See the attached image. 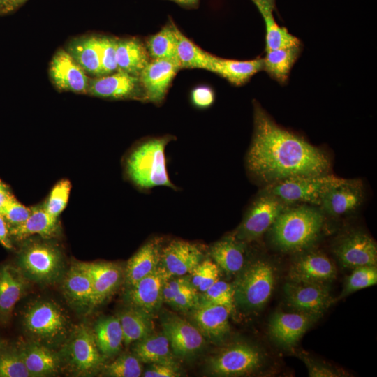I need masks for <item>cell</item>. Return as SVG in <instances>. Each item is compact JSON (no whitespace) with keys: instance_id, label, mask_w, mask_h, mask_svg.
I'll return each mask as SVG.
<instances>
[{"instance_id":"14","label":"cell","mask_w":377,"mask_h":377,"mask_svg":"<svg viewBox=\"0 0 377 377\" xmlns=\"http://www.w3.org/2000/svg\"><path fill=\"white\" fill-rule=\"evenodd\" d=\"M300 253L289 268L288 281L326 283L335 278V266L325 253L307 249Z\"/></svg>"},{"instance_id":"20","label":"cell","mask_w":377,"mask_h":377,"mask_svg":"<svg viewBox=\"0 0 377 377\" xmlns=\"http://www.w3.org/2000/svg\"><path fill=\"white\" fill-rule=\"evenodd\" d=\"M50 75L54 84L60 90L87 93L90 79L66 50H59L53 56Z\"/></svg>"},{"instance_id":"36","label":"cell","mask_w":377,"mask_h":377,"mask_svg":"<svg viewBox=\"0 0 377 377\" xmlns=\"http://www.w3.org/2000/svg\"><path fill=\"white\" fill-rule=\"evenodd\" d=\"M93 334L100 353L107 357L117 353L124 343L123 331L117 316L100 318L95 324Z\"/></svg>"},{"instance_id":"42","label":"cell","mask_w":377,"mask_h":377,"mask_svg":"<svg viewBox=\"0 0 377 377\" xmlns=\"http://www.w3.org/2000/svg\"><path fill=\"white\" fill-rule=\"evenodd\" d=\"M376 266H362L353 268L351 274L347 278L341 293L334 302L357 290L376 285Z\"/></svg>"},{"instance_id":"35","label":"cell","mask_w":377,"mask_h":377,"mask_svg":"<svg viewBox=\"0 0 377 377\" xmlns=\"http://www.w3.org/2000/svg\"><path fill=\"white\" fill-rule=\"evenodd\" d=\"M124 335V343L128 346L151 334L154 325L151 315L128 306L118 314Z\"/></svg>"},{"instance_id":"16","label":"cell","mask_w":377,"mask_h":377,"mask_svg":"<svg viewBox=\"0 0 377 377\" xmlns=\"http://www.w3.org/2000/svg\"><path fill=\"white\" fill-rule=\"evenodd\" d=\"M364 194L360 180L346 179L323 194L319 207L324 214L340 216L356 210L363 202Z\"/></svg>"},{"instance_id":"22","label":"cell","mask_w":377,"mask_h":377,"mask_svg":"<svg viewBox=\"0 0 377 377\" xmlns=\"http://www.w3.org/2000/svg\"><path fill=\"white\" fill-rule=\"evenodd\" d=\"M318 317L302 313L276 312L269 323V333L279 344L291 347L295 345Z\"/></svg>"},{"instance_id":"24","label":"cell","mask_w":377,"mask_h":377,"mask_svg":"<svg viewBox=\"0 0 377 377\" xmlns=\"http://www.w3.org/2000/svg\"><path fill=\"white\" fill-rule=\"evenodd\" d=\"M161 241L153 239L141 246L128 260L125 269L128 288L154 272L161 265Z\"/></svg>"},{"instance_id":"30","label":"cell","mask_w":377,"mask_h":377,"mask_svg":"<svg viewBox=\"0 0 377 377\" xmlns=\"http://www.w3.org/2000/svg\"><path fill=\"white\" fill-rule=\"evenodd\" d=\"M62 290L71 304L80 308H90L93 296L92 283L89 276L79 263H75L67 272L62 283Z\"/></svg>"},{"instance_id":"6","label":"cell","mask_w":377,"mask_h":377,"mask_svg":"<svg viewBox=\"0 0 377 377\" xmlns=\"http://www.w3.org/2000/svg\"><path fill=\"white\" fill-rule=\"evenodd\" d=\"M23 325L27 332L38 343L54 344L64 339L70 321L57 303L40 300L29 304L24 312Z\"/></svg>"},{"instance_id":"51","label":"cell","mask_w":377,"mask_h":377,"mask_svg":"<svg viewBox=\"0 0 377 377\" xmlns=\"http://www.w3.org/2000/svg\"><path fill=\"white\" fill-rule=\"evenodd\" d=\"M191 100L193 103L198 108H208L214 101V94L208 87H198L193 90Z\"/></svg>"},{"instance_id":"23","label":"cell","mask_w":377,"mask_h":377,"mask_svg":"<svg viewBox=\"0 0 377 377\" xmlns=\"http://www.w3.org/2000/svg\"><path fill=\"white\" fill-rule=\"evenodd\" d=\"M78 263L91 279L93 296L90 308L95 307L105 302L119 286L122 270L117 264L108 262Z\"/></svg>"},{"instance_id":"58","label":"cell","mask_w":377,"mask_h":377,"mask_svg":"<svg viewBox=\"0 0 377 377\" xmlns=\"http://www.w3.org/2000/svg\"><path fill=\"white\" fill-rule=\"evenodd\" d=\"M0 347H1V343H0Z\"/></svg>"},{"instance_id":"57","label":"cell","mask_w":377,"mask_h":377,"mask_svg":"<svg viewBox=\"0 0 377 377\" xmlns=\"http://www.w3.org/2000/svg\"><path fill=\"white\" fill-rule=\"evenodd\" d=\"M252 1H253V0H252ZM265 1H269V2H273V3H274V1H275V0H265Z\"/></svg>"},{"instance_id":"50","label":"cell","mask_w":377,"mask_h":377,"mask_svg":"<svg viewBox=\"0 0 377 377\" xmlns=\"http://www.w3.org/2000/svg\"><path fill=\"white\" fill-rule=\"evenodd\" d=\"M145 377H177L180 376L177 364L153 363L144 372Z\"/></svg>"},{"instance_id":"31","label":"cell","mask_w":377,"mask_h":377,"mask_svg":"<svg viewBox=\"0 0 377 377\" xmlns=\"http://www.w3.org/2000/svg\"><path fill=\"white\" fill-rule=\"evenodd\" d=\"M31 376H45L57 373L58 356L40 343L25 345L18 351Z\"/></svg>"},{"instance_id":"54","label":"cell","mask_w":377,"mask_h":377,"mask_svg":"<svg viewBox=\"0 0 377 377\" xmlns=\"http://www.w3.org/2000/svg\"><path fill=\"white\" fill-rule=\"evenodd\" d=\"M27 0H4L3 12H8L17 8Z\"/></svg>"},{"instance_id":"28","label":"cell","mask_w":377,"mask_h":377,"mask_svg":"<svg viewBox=\"0 0 377 377\" xmlns=\"http://www.w3.org/2000/svg\"><path fill=\"white\" fill-rule=\"evenodd\" d=\"M151 60L145 45L135 38L117 40L116 61L118 71L138 77Z\"/></svg>"},{"instance_id":"3","label":"cell","mask_w":377,"mask_h":377,"mask_svg":"<svg viewBox=\"0 0 377 377\" xmlns=\"http://www.w3.org/2000/svg\"><path fill=\"white\" fill-rule=\"evenodd\" d=\"M168 138L148 140L139 145L129 155L126 171L131 181L144 189L156 186L175 188L166 169L165 149Z\"/></svg>"},{"instance_id":"46","label":"cell","mask_w":377,"mask_h":377,"mask_svg":"<svg viewBox=\"0 0 377 377\" xmlns=\"http://www.w3.org/2000/svg\"><path fill=\"white\" fill-rule=\"evenodd\" d=\"M31 376L19 352L0 351V377Z\"/></svg>"},{"instance_id":"1","label":"cell","mask_w":377,"mask_h":377,"mask_svg":"<svg viewBox=\"0 0 377 377\" xmlns=\"http://www.w3.org/2000/svg\"><path fill=\"white\" fill-rule=\"evenodd\" d=\"M253 126L246 163L260 182L268 185L290 177L328 173L327 154L278 125L258 103L253 104Z\"/></svg>"},{"instance_id":"41","label":"cell","mask_w":377,"mask_h":377,"mask_svg":"<svg viewBox=\"0 0 377 377\" xmlns=\"http://www.w3.org/2000/svg\"><path fill=\"white\" fill-rule=\"evenodd\" d=\"M187 276L198 293H204L219 280V268L209 259L202 260Z\"/></svg>"},{"instance_id":"43","label":"cell","mask_w":377,"mask_h":377,"mask_svg":"<svg viewBox=\"0 0 377 377\" xmlns=\"http://www.w3.org/2000/svg\"><path fill=\"white\" fill-rule=\"evenodd\" d=\"M140 362L135 355H122L105 367V374L112 377H139L142 370Z\"/></svg>"},{"instance_id":"47","label":"cell","mask_w":377,"mask_h":377,"mask_svg":"<svg viewBox=\"0 0 377 377\" xmlns=\"http://www.w3.org/2000/svg\"><path fill=\"white\" fill-rule=\"evenodd\" d=\"M99 48L102 75H107L118 71L116 61L117 40L114 38L97 37Z\"/></svg>"},{"instance_id":"12","label":"cell","mask_w":377,"mask_h":377,"mask_svg":"<svg viewBox=\"0 0 377 377\" xmlns=\"http://www.w3.org/2000/svg\"><path fill=\"white\" fill-rule=\"evenodd\" d=\"M161 322L163 332L175 356L189 357L203 348L205 343L204 336L188 320L175 314L165 313Z\"/></svg>"},{"instance_id":"17","label":"cell","mask_w":377,"mask_h":377,"mask_svg":"<svg viewBox=\"0 0 377 377\" xmlns=\"http://www.w3.org/2000/svg\"><path fill=\"white\" fill-rule=\"evenodd\" d=\"M70 341L67 357L71 367L80 374L91 373L101 362L93 332L84 325L79 326Z\"/></svg>"},{"instance_id":"4","label":"cell","mask_w":377,"mask_h":377,"mask_svg":"<svg viewBox=\"0 0 377 377\" xmlns=\"http://www.w3.org/2000/svg\"><path fill=\"white\" fill-rule=\"evenodd\" d=\"M232 283L235 304L257 310L269 299L274 286V272L267 260H256L244 266Z\"/></svg>"},{"instance_id":"27","label":"cell","mask_w":377,"mask_h":377,"mask_svg":"<svg viewBox=\"0 0 377 377\" xmlns=\"http://www.w3.org/2000/svg\"><path fill=\"white\" fill-rule=\"evenodd\" d=\"M261 13L265 25V50H274L302 45L300 40L280 26L273 15L274 3L265 0H253Z\"/></svg>"},{"instance_id":"10","label":"cell","mask_w":377,"mask_h":377,"mask_svg":"<svg viewBox=\"0 0 377 377\" xmlns=\"http://www.w3.org/2000/svg\"><path fill=\"white\" fill-rule=\"evenodd\" d=\"M333 252L346 267L376 266V243L362 231H350L340 237L333 247Z\"/></svg>"},{"instance_id":"19","label":"cell","mask_w":377,"mask_h":377,"mask_svg":"<svg viewBox=\"0 0 377 377\" xmlns=\"http://www.w3.org/2000/svg\"><path fill=\"white\" fill-rule=\"evenodd\" d=\"M204 258L200 245L175 239L161 249V265L171 277L189 274Z\"/></svg>"},{"instance_id":"32","label":"cell","mask_w":377,"mask_h":377,"mask_svg":"<svg viewBox=\"0 0 377 377\" xmlns=\"http://www.w3.org/2000/svg\"><path fill=\"white\" fill-rule=\"evenodd\" d=\"M133 353L142 362L176 364L175 355L164 333L152 332L135 342Z\"/></svg>"},{"instance_id":"21","label":"cell","mask_w":377,"mask_h":377,"mask_svg":"<svg viewBox=\"0 0 377 377\" xmlns=\"http://www.w3.org/2000/svg\"><path fill=\"white\" fill-rule=\"evenodd\" d=\"M87 93L94 96L114 99L138 95L145 99L139 77L119 71L90 79Z\"/></svg>"},{"instance_id":"2","label":"cell","mask_w":377,"mask_h":377,"mask_svg":"<svg viewBox=\"0 0 377 377\" xmlns=\"http://www.w3.org/2000/svg\"><path fill=\"white\" fill-rule=\"evenodd\" d=\"M317 207L306 204L288 207L269 228L273 244L283 252L308 249L324 223V213Z\"/></svg>"},{"instance_id":"34","label":"cell","mask_w":377,"mask_h":377,"mask_svg":"<svg viewBox=\"0 0 377 377\" xmlns=\"http://www.w3.org/2000/svg\"><path fill=\"white\" fill-rule=\"evenodd\" d=\"M302 45L266 51L263 58V71L281 84H285L302 52Z\"/></svg>"},{"instance_id":"49","label":"cell","mask_w":377,"mask_h":377,"mask_svg":"<svg viewBox=\"0 0 377 377\" xmlns=\"http://www.w3.org/2000/svg\"><path fill=\"white\" fill-rule=\"evenodd\" d=\"M300 357L306 366L309 376L311 377H337L342 376L339 371L318 363L306 355H300Z\"/></svg>"},{"instance_id":"26","label":"cell","mask_w":377,"mask_h":377,"mask_svg":"<svg viewBox=\"0 0 377 377\" xmlns=\"http://www.w3.org/2000/svg\"><path fill=\"white\" fill-rule=\"evenodd\" d=\"M263 71V58L239 61L213 55L210 71L235 86L246 84L258 72Z\"/></svg>"},{"instance_id":"52","label":"cell","mask_w":377,"mask_h":377,"mask_svg":"<svg viewBox=\"0 0 377 377\" xmlns=\"http://www.w3.org/2000/svg\"><path fill=\"white\" fill-rule=\"evenodd\" d=\"M0 244L8 249L13 248L10 239L9 228L3 216L0 214Z\"/></svg>"},{"instance_id":"25","label":"cell","mask_w":377,"mask_h":377,"mask_svg":"<svg viewBox=\"0 0 377 377\" xmlns=\"http://www.w3.org/2000/svg\"><path fill=\"white\" fill-rule=\"evenodd\" d=\"M245 244L230 235L214 242L210 246L209 255L226 274H237L244 267Z\"/></svg>"},{"instance_id":"55","label":"cell","mask_w":377,"mask_h":377,"mask_svg":"<svg viewBox=\"0 0 377 377\" xmlns=\"http://www.w3.org/2000/svg\"><path fill=\"white\" fill-rule=\"evenodd\" d=\"M181 6L186 7H193L196 6L200 0H170Z\"/></svg>"},{"instance_id":"8","label":"cell","mask_w":377,"mask_h":377,"mask_svg":"<svg viewBox=\"0 0 377 377\" xmlns=\"http://www.w3.org/2000/svg\"><path fill=\"white\" fill-rule=\"evenodd\" d=\"M19 265L24 274L39 282L54 281L60 274L62 258L54 245L36 242L27 244L19 256Z\"/></svg>"},{"instance_id":"29","label":"cell","mask_w":377,"mask_h":377,"mask_svg":"<svg viewBox=\"0 0 377 377\" xmlns=\"http://www.w3.org/2000/svg\"><path fill=\"white\" fill-rule=\"evenodd\" d=\"M21 270L10 265L0 267V315L8 316L26 289Z\"/></svg>"},{"instance_id":"39","label":"cell","mask_w":377,"mask_h":377,"mask_svg":"<svg viewBox=\"0 0 377 377\" xmlns=\"http://www.w3.org/2000/svg\"><path fill=\"white\" fill-rule=\"evenodd\" d=\"M176 36L172 21L151 36L146 47L151 59L176 60Z\"/></svg>"},{"instance_id":"18","label":"cell","mask_w":377,"mask_h":377,"mask_svg":"<svg viewBox=\"0 0 377 377\" xmlns=\"http://www.w3.org/2000/svg\"><path fill=\"white\" fill-rule=\"evenodd\" d=\"M188 312L194 325L212 341H222L230 331L228 318L232 311L226 306L199 299Z\"/></svg>"},{"instance_id":"33","label":"cell","mask_w":377,"mask_h":377,"mask_svg":"<svg viewBox=\"0 0 377 377\" xmlns=\"http://www.w3.org/2000/svg\"><path fill=\"white\" fill-rule=\"evenodd\" d=\"M58 228L57 218L50 215L43 205L31 207V213L22 223L9 228L10 235L24 239L33 235L43 237L53 236Z\"/></svg>"},{"instance_id":"37","label":"cell","mask_w":377,"mask_h":377,"mask_svg":"<svg viewBox=\"0 0 377 377\" xmlns=\"http://www.w3.org/2000/svg\"><path fill=\"white\" fill-rule=\"evenodd\" d=\"M176 61L180 69L201 68L210 71L213 55L188 38L175 24Z\"/></svg>"},{"instance_id":"44","label":"cell","mask_w":377,"mask_h":377,"mask_svg":"<svg viewBox=\"0 0 377 377\" xmlns=\"http://www.w3.org/2000/svg\"><path fill=\"white\" fill-rule=\"evenodd\" d=\"M199 299L205 302L223 305L233 311L235 304L232 284L218 280L204 293H200Z\"/></svg>"},{"instance_id":"15","label":"cell","mask_w":377,"mask_h":377,"mask_svg":"<svg viewBox=\"0 0 377 377\" xmlns=\"http://www.w3.org/2000/svg\"><path fill=\"white\" fill-rule=\"evenodd\" d=\"M179 70L176 60L151 59L139 75L145 100L161 103Z\"/></svg>"},{"instance_id":"13","label":"cell","mask_w":377,"mask_h":377,"mask_svg":"<svg viewBox=\"0 0 377 377\" xmlns=\"http://www.w3.org/2000/svg\"><path fill=\"white\" fill-rule=\"evenodd\" d=\"M170 277L160 265L154 272L128 288L125 297L128 306L154 316L163 302V288Z\"/></svg>"},{"instance_id":"38","label":"cell","mask_w":377,"mask_h":377,"mask_svg":"<svg viewBox=\"0 0 377 377\" xmlns=\"http://www.w3.org/2000/svg\"><path fill=\"white\" fill-rule=\"evenodd\" d=\"M87 73L102 76L97 37H82L71 41L66 50Z\"/></svg>"},{"instance_id":"40","label":"cell","mask_w":377,"mask_h":377,"mask_svg":"<svg viewBox=\"0 0 377 377\" xmlns=\"http://www.w3.org/2000/svg\"><path fill=\"white\" fill-rule=\"evenodd\" d=\"M167 282L174 295L172 308L188 312L198 303L200 294L191 286L187 276L170 277Z\"/></svg>"},{"instance_id":"45","label":"cell","mask_w":377,"mask_h":377,"mask_svg":"<svg viewBox=\"0 0 377 377\" xmlns=\"http://www.w3.org/2000/svg\"><path fill=\"white\" fill-rule=\"evenodd\" d=\"M70 191V182L66 179L59 181L52 188L43 207L50 215L58 218L68 203Z\"/></svg>"},{"instance_id":"5","label":"cell","mask_w":377,"mask_h":377,"mask_svg":"<svg viewBox=\"0 0 377 377\" xmlns=\"http://www.w3.org/2000/svg\"><path fill=\"white\" fill-rule=\"evenodd\" d=\"M328 173L290 177L266 185L262 191L288 206L306 204L319 207L323 194L331 187L343 182Z\"/></svg>"},{"instance_id":"53","label":"cell","mask_w":377,"mask_h":377,"mask_svg":"<svg viewBox=\"0 0 377 377\" xmlns=\"http://www.w3.org/2000/svg\"><path fill=\"white\" fill-rule=\"evenodd\" d=\"M11 195L8 186L0 180V209Z\"/></svg>"},{"instance_id":"9","label":"cell","mask_w":377,"mask_h":377,"mask_svg":"<svg viewBox=\"0 0 377 377\" xmlns=\"http://www.w3.org/2000/svg\"><path fill=\"white\" fill-rule=\"evenodd\" d=\"M263 362L260 352L246 343H235L211 357L209 371L218 376L247 374L258 369Z\"/></svg>"},{"instance_id":"7","label":"cell","mask_w":377,"mask_h":377,"mask_svg":"<svg viewBox=\"0 0 377 377\" xmlns=\"http://www.w3.org/2000/svg\"><path fill=\"white\" fill-rule=\"evenodd\" d=\"M288 207L276 197L261 191L232 235L245 243L258 239Z\"/></svg>"},{"instance_id":"48","label":"cell","mask_w":377,"mask_h":377,"mask_svg":"<svg viewBox=\"0 0 377 377\" xmlns=\"http://www.w3.org/2000/svg\"><path fill=\"white\" fill-rule=\"evenodd\" d=\"M31 213V208L20 203L12 194L0 209L8 228L18 226L24 222Z\"/></svg>"},{"instance_id":"56","label":"cell","mask_w":377,"mask_h":377,"mask_svg":"<svg viewBox=\"0 0 377 377\" xmlns=\"http://www.w3.org/2000/svg\"><path fill=\"white\" fill-rule=\"evenodd\" d=\"M3 1L4 0H0V12H3Z\"/></svg>"},{"instance_id":"11","label":"cell","mask_w":377,"mask_h":377,"mask_svg":"<svg viewBox=\"0 0 377 377\" xmlns=\"http://www.w3.org/2000/svg\"><path fill=\"white\" fill-rule=\"evenodd\" d=\"M283 292L290 306L317 317L334 302L326 283L288 281L283 286Z\"/></svg>"}]
</instances>
